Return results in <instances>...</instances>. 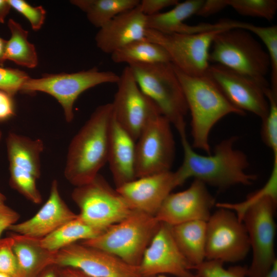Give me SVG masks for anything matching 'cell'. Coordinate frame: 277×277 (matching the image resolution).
<instances>
[{"label": "cell", "instance_id": "cell-49", "mask_svg": "<svg viewBox=\"0 0 277 277\" xmlns=\"http://www.w3.org/2000/svg\"><path fill=\"white\" fill-rule=\"evenodd\" d=\"M0 277H11V276L8 274H6L5 273L0 272Z\"/></svg>", "mask_w": 277, "mask_h": 277}, {"label": "cell", "instance_id": "cell-6", "mask_svg": "<svg viewBox=\"0 0 277 277\" xmlns=\"http://www.w3.org/2000/svg\"><path fill=\"white\" fill-rule=\"evenodd\" d=\"M160 224L155 216L133 210L98 235L81 243L109 252L129 265L138 266Z\"/></svg>", "mask_w": 277, "mask_h": 277}, {"label": "cell", "instance_id": "cell-45", "mask_svg": "<svg viewBox=\"0 0 277 277\" xmlns=\"http://www.w3.org/2000/svg\"><path fill=\"white\" fill-rule=\"evenodd\" d=\"M7 40L0 37V66H3L6 61L5 58V49Z\"/></svg>", "mask_w": 277, "mask_h": 277}, {"label": "cell", "instance_id": "cell-11", "mask_svg": "<svg viewBox=\"0 0 277 277\" xmlns=\"http://www.w3.org/2000/svg\"><path fill=\"white\" fill-rule=\"evenodd\" d=\"M206 222L205 258L234 263L250 249L244 223L229 209L218 207Z\"/></svg>", "mask_w": 277, "mask_h": 277}, {"label": "cell", "instance_id": "cell-42", "mask_svg": "<svg viewBox=\"0 0 277 277\" xmlns=\"http://www.w3.org/2000/svg\"><path fill=\"white\" fill-rule=\"evenodd\" d=\"M58 277H93L72 267H59Z\"/></svg>", "mask_w": 277, "mask_h": 277}, {"label": "cell", "instance_id": "cell-25", "mask_svg": "<svg viewBox=\"0 0 277 277\" xmlns=\"http://www.w3.org/2000/svg\"><path fill=\"white\" fill-rule=\"evenodd\" d=\"M204 0H187L179 2L171 10L147 16V27L166 33L192 34L193 26L184 21L196 14Z\"/></svg>", "mask_w": 277, "mask_h": 277}, {"label": "cell", "instance_id": "cell-20", "mask_svg": "<svg viewBox=\"0 0 277 277\" xmlns=\"http://www.w3.org/2000/svg\"><path fill=\"white\" fill-rule=\"evenodd\" d=\"M77 216V214L73 212L63 200L58 182L54 180L49 197L37 212L26 221L11 225L8 230L17 234L42 239Z\"/></svg>", "mask_w": 277, "mask_h": 277}, {"label": "cell", "instance_id": "cell-33", "mask_svg": "<svg viewBox=\"0 0 277 277\" xmlns=\"http://www.w3.org/2000/svg\"><path fill=\"white\" fill-rule=\"evenodd\" d=\"M269 179L265 185L259 191L250 195L245 201L237 204L217 203V207H223L233 210L239 219L242 221V217L249 205L255 200L265 195H270L277 199V166L273 165Z\"/></svg>", "mask_w": 277, "mask_h": 277}, {"label": "cell", "instance_id": "cell-16", "mask_svg": "<svg viewBox=\"0 0 277 277\" xmlns=\"http://www.w3.org/2000/svg\"><path fill=\"white\" fill-rule=\"evenodd\" d=\"M206 73L234 107L245 113L251 112L262 120L266 116L269 104L264 88L267 86L249 76L217 64L209 65Z\"/></svg>", "mask_w": 277, "mask_h": 277}, {"label": "cell", "instance_id": "cell-18", "mask_svg": "<svg viewBox=\"0 0 277 277\" xmlns=\"http://www.w3.org/2000/svg\"><path fill=\"white\" fill-rule=\"evenodd\" d=\"M214 204L215 200L206 185L194 179L187 189L170 193L155 217L160 222L171 226L192 221L207 222Z\"/></svg>", "mask_w": 277, "mask_h": 277}, {"label": "cell", "instance_id": "cell-23", "mask_svg": "<svg viewBox=\"0 0 277 277\" xmlns=\"http://www.w3.org/2000/svg\"><path fill=\"white\" fill-rule=\"evenodd\" d=\"M13 249L24 277H36L48 266L54 264L56 252L51 251L41 244L40 239L13 232Z\"/></svg>", "mask_w": 277, "mask_h": 277}, {"label": "cell", "instance_id": "cell-14", "mask_svg": "<svg viewBox=\"0 0 277 277\" xmlns=\"http://www.w3.org/2000/svg\"><path fill=\"white\" fill-rule=\"evenodd\" d=\"M171 125L161 115L142 131L135 145L136 178L171 171L175 156Z\"/></svg>", "mask_w": 277, "mask_h": 277}, {"label": "cell", "instance_id": "cell-31", "mask_svg": "<svg viewBox=\"0 0 277 277\" xmlns=\"http://www.w3.org/2000/svg\"><path fill=\"white\" fill-rule=\"evenodd\" d=\"M269 104V111L262 120L261 136L263 142L271 149L273 159H277V92L270 87L264 88Z\"/></svg>", "mask_w": 277, "mask_h": 277}, {"label": "cell", "instance_id": "cell-19", "mask_svg": "<svg viewBox=\"0 0 277 277\" xmlns=\"http://www.w3.org/2000/svg\"><path fill=\"white\" fill-rule=\"evenodd\" d=\"M177 186L174 172L169 171L136 178L116 189L132 210L155 216Z\"/></svg>", "mask_w": 277, "mask_h": 277}, {"label": "cell", "instance_id": "cell-5", "mask_svg": "<svg viewBox=\"0 0 277 277\" xmlns=\"http://www.w3.org/2000/svg\"><path fill=\"white\" fill-rule=\"evenodd\" d=\"M209 62L229 68L269 86L265 76L270 68L269 57L247 30L233 28L217 33L211 43Z\"/></svg>", "mask_w": 277, "mask_h": 277}, {"label": "cell", "instance_id": "cell-46", "mask_svg": "<svg viewBox=\"0 0 277 277\" xmlns=\"http://www.w3.org/2000/svg\"><path fill=\"white\" fill-rule=\"evenodd\" d=\"M263 277H277V261L273 264L271 269Z\"/></svg>", "mask_w": 277, "mask_h": 277}, {"label": "cell", "instance_id": "cell-10", "mask_svg": "<svg viewBox=\"0 0 277 277\" xmlns=\"http://www.w3.org/2000/svg\"><path fill=\"white\" fill-rule=\"evenodd\" d=\"M6 147L10 187L32 203L41 204L42 197L36 182L41 175L43 141L10 132L6 138Z\"/></svg>", "mask_w": 277, "mask_h": 277}, {"label": "cell", "instance_id": "cell-38", "mask_svg": "<svg viewBox=\"0 0 277 277\" xmlns=\"http://www.w3.org/2000/svg\"><path fill=\"white\" fill-rule=\"evenodd\" d=\"M179 2L177 0H142L138 6L141 11L148 16L160 13L166 8L173 7Z\"/></svg>", "mask_w": 277, "mask_h": 277}, {"label": "cell", "instance_id": "cell-2", "mask_svg": "<svg viewBox=\"0 0 277 277\" xmlns=\"http://www.w3.org/2000/svg\"><path fill=\"white\" fill-rule=\"evenodd\" d=\"M113 116L111 103L100 105L71 141L64 176L75 187L92 181L107 162Z\"/></svg>", "mask_w": 277, "mask_h": 277}, {"label": "cell", "instance_id": "cell-32", "mask_svg": "<svg viewBox=\"0 0 277 277\" xmlns=\"http://www.w3.org/2000/svg\"><path fill=\"white\" fill-rule=\"evenodd\" d=\"M227 6L244 16L258 17L272 21L276 14V0H225Z\"/></svg>", "mask_w": 277, "mask_h": 277}, {"label": "cell", "instance_id": "cell-4", "mask_svg": "<svg viewBox=\"0 0 277 277\" xmlns=\"http://www.w3.org/2000/svg\"><path fill=\"white\" fill-rule=\"evenodd\" d=\"M130 68L143 92L159 107L179 133L186 131L188 112L184 92L171 63L132 64Z\"/></svg>", "mask_w": 277, "mask_h": 277}, {"label": "cell", "instance_id": "cell-37", "mask_svg": "<svg viewBox=\"0 0 277 277\" xmlns=\"http://www.w3.org/2000/svg\"><path fill=\"white\" fill-rule=\"evenodd\" d=\"M11 8L23 15L34 30H38L44 23L46 11L41 6L33 7L24 0H8Z\"/></svg>", "mask_w": 277, "mask_h": 277}, {"label": "cell", "instance_id": "cell-28", "mask_svg": "<svg viewBox=\"0 0 277 277\" xmlns=\"http://www.w3.org/2000/svg\"><path fill=\"white\" fill-rule=\"evenodd\" d=\"M140 0H72L84 12L89 22L99 29L113 18L139 5Z\"/></svg>", "mask_w": 277, "mask_h": 277}, {"label": "cell", "instance_id": "cell-48", "mask_svg": "<svg viewBox=\"0 0 277 277\" xmlns=\"http://www.w3.org/2000/svg\"><path fill=\"white\" fill-rule=\"evenodd\" d=\"M151 277H167V276L165 275L162 274V275H157L155 276H153ZM193 277H200V276L197 274H196Z\"/></svg>", "mask_w": 277, "mask_h": 277}, {"label": "cell", "instance_id": "cell-22", "mask_svg": "<svg viewBox=\"0 0 277 277\" xmlns=\"http://www.w3.org/2000/svg\"><path fill=\"white\" fill-rule=\"evenodd\" d=\"M135 145L136 141L119 125L113 115L107 162L116 188L136 179Z\"/></svg>", "mask_w": 277, "mask_h": 277}, {"label": "cell", "instance_id": "cell-26", "mask_svg": "<svg viewBox=\"0 0 277 277\" xmlns=\"http://www.w3.org/2000/svg\"><path fill=\"white\" fill-rule=\"evenodd\" d=\"M111 55L116 64H152L171 63L167 52L160 45L144 38L133 42Z\"/></svg>", "mask_w": 277, "mask_h": 277}, {"label": "cell", "instance_id": "cell-34", "mask_svg": "<svg viewBox=\"0 0 277 277\" xmlns=\"http://www.w3.org/2000/svg\"><path fill=\"white\" fill-rule=\"evenodd\" d=\"M223 262L215 260H208L193 266L200 277H246L247 269L246 266H235L225 269Z\"/></svg>", "mask_w": 277, "mask_h": 277}, {"label": "cell", "instance_id": "cell-13", "mask_svg": "<svg viewBox=\"0 0 277 277\" xmlns=\"http://www.w3.org/2000/svg\"><path fill=\"white\" fill-rule=\"evenodd\" d=\"M220 31L185 34L147 29L145 38L161 46L178 69L188 74L199 75L207 71L211 43Z\"/></svg>", "mask_w": 277, "mask_h": 277}, {"label": "cell", "instance_id": "cell-35", "mask_svg": "<svg viewBox=\"0 0 277 277\" xmlns=\"http://www.w3.org/2000/svg\"><path fill=\"white\" fill-rule=\"evenodd\" d=\"M13 243L10 234L0 239V272L11 277H24L13 249Z\"/></svg>", "mask_w": 277, "mask_h": 277}, {"label": "cell", "instance_id": "cell-9", "mask_svg": "<svg viewBox=\"0 0 277 277\" xmlns=\"http://www.w3.org/2000/svg\"><path fill=\"white\" fill-rule=\"evenodd\" d=\"M277 200L265 195L254 201L242 221L246 228L253 257L247 276L263 277L276 261L274 253L276 226L274 213Z\"/></svg>", "mask_w": 277, "mask_h": 277}, {"label": "cell", "instance_id": "cell-30", "mask_svg": "<svg viewBox=\"0 0 277 277\" xmlns=\"http://www.w3.org/2000/svg\"><path fill=\"white\" fill-rule=\"evenodd\" d=\"M235 28L242 29L256 35L267 49L270 62V89L277 92V27H262L245 22L235 21Z\"/></svg>", "mask_w": 277, "mask_h": 277}, {"label": "cell", "instance_id": "cell-29", "mask_svg": "<svg viewBox=\"0 0 277 277\" xmlns=\"http://www.w3.org/2000/svg\"><path fill=\"white\" fill-rule=\"evenodd\" d=\"M11 37L7 41L5 58L18 65L34 68L38 64V57L34 45L28 41V31L13 19L8 21Z\"/></svg>", "mask_w": 277, "mask_h": 277}, {"label": "cell", "instance_id": "cell-43", "mask_svg": "<svg viewBox=\"0 0 277 277\" xmlns=\"http://www.w3.org/2000/svg\"><path fill=\"white\" fill-rule=\"evenodd\" d=\"M59 266L52 264L43 270L36 277H58Z\"/></svg>", "mask_w": 277, "mask_h": 277}, {"label": "cell", "instance_id": "cell-3", "mask_svg": "<svg viewBox=\"0 0 277 277\" xmlns=\"http://www.w3.org/2000/svg\"><path fill=\"white\" fill-rule=\"evenodd\" d=\"M173 66L191 114L192 147L210 154L209 135L214 125L228 114L244 115L246 113L228 101L206 72L190 75Z\"/></svg>", "mask_w": 277, "mask_h": 277}, {"label": "cell", "instance_id": "cell-17", "mask_svg": "<svg viewBox=\"0 0 277 277\" xmlns=\"http://www.w3.org/2000/svg\"><path fill=\"white\" fill-rule=\"evenodd\" d=\"M142 277L169 274L176 277H193L191 265L177 246L171 226L161 223L146 249L138 266Z\"/></svg>", "mask_w": 277, "mask_h": 277}, {"label": "cell", "instance_id": "cell-12", "mask_svg": "<svg viewBox=\"0 0 277 277\" xmlns=\"http://www.w3.org/2000/svg\"><path fill=\"white\" fill-rule=\"evenodd\" d=\"M116 84L111 103L114 116L136 141L145 127L162 114L156 105L140 89L129 66L119 75Z\"/></svg>", "mask_w": 277, "mask_h": 277}, {"label": "cell", "instance_id": "cell-50", "mask_svg": "<svg viewBox=\"0 0 277 277\" xmlns=\"http://www.w3.org/2000/svg\"><path fill=\"white\" fill-rule=\"evenodd\" d=\"M2 132L1 131V130H0V140H1V138H2Z\"/></svg>", "mask_w": 277, "mask_h": 277}, {"label": "cell", "instance_id": "cell-15", "mask_svg": "<svg viewBox=\"0 0 277 277\" xmlns=\"http://www.w3.org/2000/svg\"><path fill=\"white\" fill-rule=\"evenodd\" d=\"M54 264L77 268L93 277H142L138 266L129 265L109 252L81 243L56 251Z\"/></svg>", "mask_w": 277, "mask_h": 277}, {"label": "cell", "instance_id": "cell-8", "mask_svg": "<svg viewBox=\"0 0 277 277\" xmlns=\"http://www.w3.org/2000/svg\"><path fill=\"white\" fill-rule=\"evenodd\" d=\"M119 75L112 71H100L96 68L73 73L47 74L41 77H30L25 82L21 91L47 93L61 104L67 122L74 118V102L83 92L103 84H116Z\"/></svg>", "mask_w": 277, "mask_h": 277}, {"label": "cell", "instance_id": "cell-7", "mask_svg": "<svg viewBox=\"0 0 277 277\" xmlns=\"http://www.w3.org/2000/svg\"><path fill=\"white\" fill-rule=\"evenodd\" d=\"M71 197L79 208L78 216L102 232L133 210L116 189L100 174L90 182L75 187Z\"/></svg>", "mask_w": 277, "mask_h": 277}, {"label": "cell", "instance_id": "cell-24", "mask_svg": "<svg viewBox=\"0 0 277 277\" xmlns=\"http://www.w3.org/2000/svg\"><path fill=\"white\" fill-rule=\"evenodd\" d=\"M206 222L192 221L171 226L174 239L191 267L205 258Z\"/></svg>", "mask_w": 277, "mask_h": 277}, {"label": "cell", "instance_id": "cell-41", "mask_svg": "<svg viewBox=\"0 0 277 277\" xmlns=\"http://www.w3.org/2000/svg\"><path fill=\"white\" fill-rule=\"evenodd\" d=\"M11 95L0 90V122L5 121L14 114V107Z\"/></svg>", "mask_w": 277, "mask_h": 277}, {"label": "cell", "instance_id": "cell-27", "mask_svg": "<svg viewBox=\"0 0 277 277\" xmlns=\"http://www.w3.org/2000/svg\"><path fill=\"white\" fill-rule=\"evenodd\" d=\"M102 233L85 223L77 215L76 218L66 223L48 235L40 239V242L46 249L56 252L78 241L89 240Z\"/></svg>", "mask_w": 277, "mask_h": 277}, {"label": "cell", "instance_id": "cell-21", "mask_svg": "<svg viewBox=\"0 0 277 277\" xmlns=\"http://www.w3.org/2000/svg\"><path fill=\"white\" fill-rule=\"evenodd\" d=\"M147 29V16L138 5L100 28L95 37V43L103 52L111 54L133 42L145 38Z\"/></svg>", "mask_w": 277, "mask_h": 277}, {"label": "cell", "instance_id": "cell-47", "mask_svg": "<svg viewBox=\"0 0 277 277\" xmlns=\"http://www.w3.org/2000/svg\"><path fill=\"white\" fill-rule=\"evenodd\" d=\"M6 199V196L0 191V205L4 204Z\"/></svg>", "mask_w": 277, "mask_h": 277}, {"label": "cell", "instance_id": "cell-44", "mask_svg": "<svg viewBox=\"0 0 277 277\" xmlns=\"http://www.w3.org/2000/svg\"><path fill=\"white\" fill-rule=\"evenodd\" d=\"M11 7L8 0H0V23H4L5 19L10 12Z\"/></svg>", "mask_w": 277, "mask_h": 277}, {"label": "cell", "instance_id": "cell-39", "mask_svg": "<svg viewBox=\"0 0 277 277\" xmlns=\"http://www.w3.org/2000/svg\"><path fill=\"white\" fill-rule=\"evenodd\" d=\"M19 217V213L11 208L5 204L0 205V239L3 231L16 224Z\"/></svg>", "mask_w": 277, "mask_h": 277}, {"label": "cell", "instance_id": "cell-40", "mask_svg": "<svg viewBox=\"0 0 277 277\" xmlns=\"http://www.w3.org/2000/svg\"><path fill=\"white\" fill-rule=\"evenodd\" d=\"M225 0H206L196 13V15L206 17L217 13L227 7Z\"/></svg>", "mask_w": 277, "mask_h": 277}, {"label": "cell", "instance_id": "cell-36", "mask_svg": "<svg viewBox=\"0 0 277 277\" xmlns=\"http://www.w3.org/2000/svg\"><path fill=\"white\" fill-rule=\"evenodd\" d=\"M29 77L22 70L0 66V90L13 96L21 91L23 85Z\"/></svg>", "mask_w": 277, "mask_h": 277}, {"label": "cell", "instance_id": "cell-1", "mask_svg": "<svg viewBox=\"0 0 277 277\" xmlns=\"http://www.w3.org/2000/svg\"><path fill=\"white\" fill-rule=\"evenodd\" d=\"M179 135L184 157L174 172L178 186L191 177L221 189L238 184L250 185L256 179L255 174L246 172L249 165L247 155L234 147L238 136L222 140L215 146L213 154L204 155L193 149L186 132Z\"/></svg>", "mask_w": 277, "mask_h": 277}]
</instances>
